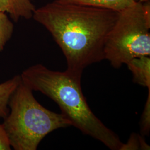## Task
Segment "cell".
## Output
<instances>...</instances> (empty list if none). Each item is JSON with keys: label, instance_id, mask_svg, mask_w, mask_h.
<instances>
[{"label": "cell", "instance_id": "6da1fadb", "mask_svg": "<svg viewBox=\"0 0 150 150\" xmlns=\"http://www.w3.org/2000/svg\"><path fill=\"white\" fill-rule=\"evenodd\" d=\"M118 12L56 0L34 11L32 18L45 27L64 54L66 70L82 74L88 66L105 59L107 35Z\"/></svg>", "mask_w": 150, "mask_h": 150}, {"label": "cell", "instance_id": "7a4b0ae2", "mask_svg": "<svg viewBox=\"0 0 150 150\" xmlns=\"http://www.w3.org/2000/svg\"><path fill=\"white\" fill-rule=\"evenodd\" d=\"M22 82L32 91H39L59 106L72 126L112 150H120L122 142L118 136L97 117L89 107L81 87L82 74L68 70H50L36 64L24 70Z\"/></svg>", "mask_w": 150, "mask_h": 150}, {"label": "cell", "instance_id": "3957f363", "mask_svg": "<svg viewBox=\"0 0 150 150\" xmlns=\"http://www.w3.org/2000/svg\"><path fill=\"white\" fill-rule=\"evenodd\" d=\"M32 91L21 81L10 98V112L2 123L14 150H36L50 133L72 126L61 113L54 112L42 106Z\"/></svg>", "mask_w": 150, "mask_h": 150}, {"label": "cell", "instance_id": "277c9868", "mask_svg": "<svg viewBox=\"0 0 150 150\" xmlns=\"http://www.w3.org/2000/svg\"><path fill=\"white\" fill-rule=\"evenodd\" d=\"M150 22L145 17L142 4L134 5L118 12L117 18L107 35L105 59L119 69L131 59L150 56Z\"/></svg>", "mask_w": 150, "mask_h": 150}, {"label": "cell", "instance_id": "5b68a950", "mask_svg": "<svg viewBox=\"0 0 150 150\" xmlns=\"http://www.w3.org/2000/svg\"><path fill=\"white\" fill-rule=\"evenodd\" d=\"M36 7L31 0H0V11L10 15L17 22L21 18H32Z\"/></svg>", "mask_w": 150, "mask_h": 150}, {"label": "cell", "instance_id": "8992f818", "mask_svg": "<svg viewBox=\"0 0 150 150\" xmlns=\"http://www.w3.org/2000/svg\"><path fill=\"white\" fill-rule=\"evenodd\" d=\"M126 64L132 73L134 83L150 89V56L135 57Z\"/></svg>", "mask_w": 150, "mask_h": 150}, {"label": "cell", "instance_id": "52a82bcc", "mask_svg": "<svg viewBox=\"0 0 150 150\" xmlns=\"http://www.w3.org/2000/svg\"><path fill=\"white\" fill-rule=\"evenodd\" d=\"M61 3L88 6L121 12L134 5L136 0H56Z\"/></svg>", "mask_w": 150, "mask_h": 150}, {"label": "cell", "instance_id": "ba28073f", "mask_svg": "<svg viewBox=\"0 0 150 150\" xmlns=\"http://www.w3.org/2000/svg\"><path fill=\"white\" fill-rule=\"evenodd\" d=\"M21 81L20 75H16L0 84V117L5 118L8 115L10 98Z\"/></svg>", "mask_w": 150, "mask_h": 150}, {"label": "cell", "instance_id": "9c48e42d", "mask_svg": "<svg viewBox=\"0 0 150 150\" xmlns=\"http://www.w3.org/2000/svg\"><path fill=\"white\" fill-rule=\"evenodd\" d=\"M14 31V25L7 13L0 11V52L11 39Z\"/></svg>", "mask_w": 150, "mask_h": 150}, {"label": "cell", "instance_id": "30bf717a", "mask_svg": "<svg viewBox=\"0 0 150 150\" xmlns=\"http://www.w3.org/2000/svg\"><path fill=\"white\" fill-rule=\"evenodd\" d=\"M150 150V146L146 142L143 136L132 134L127 143H123L120 150Z\"/></svg>", "mask_w": 150, "mask_h": 150}, {"label": "cell", "instance_id": "8fae6325", "mask_svg": "<svg viewBox=\"0 0 150 150\" xmlns=\"http://www.w3.org/2000/svg\"><path fill=\"white\" fill-rule=\"evenodd\" d=\"M140 127L142 136L149 135L150 131V89L140 120Z\"/></svg>", "mask_w": 150, "mask_h": 150}, {"label": "cell", "instance_id": "7c38bea8", "mask_svg": "<svg viewBox=\"0 0 150 150\" xmlns=\"http://www.w3.org/2000/svg\"><path fill=\"white\" fill-rule=\"evenodd\" d=\"M11 146L2 124L0 123V150H10Z\"/></svg>", "mask_w": 150, "mask_h": 150}, {"label": "cell", "instance_id": "4fadbf2b", "mask_svg": "<svg viewBox=\"0 0 150 150\" xmlns=\"http://www.w3.org/2000/svg\"><path fill=\"white\" fill-rule=\"evenodd\" d=\"M137 2H140V3H142V4H143V3H145V2H149V1H150V0H136Z\"/></svg>", "mask_w": 150, "mask_h": 150}]
</instances>
